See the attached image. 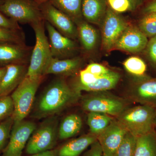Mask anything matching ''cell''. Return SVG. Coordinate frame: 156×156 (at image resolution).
Returning <instances> with one entry per match:
<instances>
[{
	"label": "cell",
	"instance_id": "e575fe53",
	"mask_svg": "<svg viewBox=\"0 0 156 156\" xmlns=\"http://www.w3.org/2000/svg\"><path fill=\"white\" fill-rule=\"evenodd\" d=\"M98 78L99 77H98L87 69H84L80 71V81L78 83L83 85H89L94 83Z\"/></svg>",
	"mask_w": 156,
	"mask_h": 156
},
{
	"label": "cell",
	"instance_id": "8992f818",
	"mask_svg": "<svg viewBox=\"0 0 156 156\" xmlns=\"http://www.w3.org/2000/svg\"><path fill=\"white\" fill-rule=\"evenodd\" d=\"M58 122L55 116L48 117L36 128L26 146L28 155L53 149L58 137Z\"/></svg>",
	"mask_w": 156,
	"mask_h": 156
},
{
	"label": "cell",
	"instance_id": "9a60e30c",
	"mask_svg": "<svg viewBox=\"0 0 156 156\" xmlns=\"http://www.w3.org/2000/svg\"><path fill=\"white\" fill-rule=\"evenodd\" d=\"M147 37L139 28L128 26L116 42L113 49L131 53L141 52L147 47Z\"/></svg>",
	"mask_w": 156,
	"mask_h": 156
},
{
	"label": "cell",
	"instance_id": "ee69618b",
	"mask_svg": "<svg viewBox=\"0 0 156 156\" xmlns=\"http://www.w3.org/2000/svg\"><path fill=\"white\" fill-rule=\"evenodd\" d=\"M102 156H113L107 154L103 153V155H102Z\"/></svg>",
	"mask_w": 156,
	"mask_h": 156
},
{
	"label": "cell",
	"instance_id": "d6a6232c",
	"mask_svg": "<svg viewBox=\"0 0 156 156\" xmlns=\"http://www.w3.org/2000/svg\"><path fill=\"white\" fill-rule=\"evenodd\" d=\"M85 69L98 77L106 75L111 71L102 65L96 63H92L89 64Z\"/></svg>",
	"mask_w": 156,
	"mask_h": 156
},
{
	"label": "cell",
	"instance_id": "52a82bcc",
	"mask_svg": "<svg viewBox=\"0 0 156 156\" xmlns=\"http://www.w3.org/2000/svg\"><path fill=\"white\" fill-rule=\"evenodd\" d=\"M0 11L18 23L30 25L44 20L40 6L32 0H4Z\"/></svg>",
	"mask_w": 156,
	"mask_h": 156
},
{
	"label": "cell",
	"instance_id": "277c9868",
	"mask_svg": "<svg viewBox=\"0 0 156 156\" xmlns=\"http://www.w3.org/2000/svg\"><path fill=\"white\" fill-rule=\"evenodd\" d=\"M44 76L32 78L26 76L11 95L14 103L12 117L14 123L23 121L30 112L35 96Z\"/></svg>",
	"mask_w": 156,
	"mask_h": 156
},
{
	"label": "cell",
	"instance_id": "9c48e42d",
	"mask_svg": "<svg viewBox=\"0 0 156 156\" xmlns=\"http://www.w3.org/2000/svg\"><path fill=\"white\" fill-rule=\"evenodd\" d=\"M37 128L31 121L14 123L9 142L3 151V156H21L31 135Z\"/></svg>",
	"mask_w": 156,
	"mask_h": 156
},
{
	"label": "cell",
	"instance_id": "8d00e7d4",
	"mask_svg": "<svg viewBox=\"0 0 156 156\" xmlns=\"http://www.w3.org/2000/svg\"><path fill=\"white\" fill-rule=\"evenodd\" d=\"M102 147L98 140L90 146V149L87 151L83 156H102Z\"/></svg>",
	"mask_w": 156,
	"mask_h": 156
},
{
	"label": "cell",
	"instance_id": "8fae6325",
	"mask_svg": "<svg viewBox=\"0 0 156 156\" xmlns=\"http://www.w3.org/2000/svg\"><path fill=\"white\" fill-rule=\"evenodd\" d=\"M128 97L141 105L156 108V78L138 77L128 91Z\"/></svg>",
	"mask_w": 156,
	"mask_h": 156
},
{
	"label": "cell",
	"instance_id": "484cf974",
	"mask_svg": "<svg viewBox=\"0 0 156 156\" xmlns=\"http://www.w3.org/2000/svg\"><path fill=\"white\" fill-rule=\"evenodd\" d=\"M137 136L127 132L122 143L117 149L113 156H134Z\"/></svg>",
	"mask_w": 156,
	"mask_h": 156
},
{
	"label": "cell",
	"instance_id": "4fadbf2b",
	"mask_svg": "<svg viewBox=\"0 0 156 156\" xmlns=\"http://www.w3.org/2000/svg\"><path fill=\"white\" fill-rule=\"evenodd\" d=\"M33 49L25 44L0 42V65L29 64Z\"/></svg>",
	"mask_w": 156,
	"mask_h": 156
},
{
	"label": "cell",
	"instance_id": "603a6c76",
	"mask_svg": "<svg viewBox=\"0 0 156 156\" xmlns=\"http://www.w3.org/2000/svg\"><path fill=\"white\" fill-rule=\"evenodd\" d=\"M53 6L67 14L76 23L83 19L82 5L83 0H50Z\"/></svg>",
	"mask_w": 156,
	"mask_h": 156
},
{
	"label": "cell",
	"instance_id": "5bb4252c",
	"mask_svg": "<svg viewBox=\"0 0 156 156\" xmlns=\"http://www.w3.org/2000/svg\"><path fill=\"white\" fill-rule=\"evenodd\" d=\"M128 131L116 119H114L97 136L103 153L113 156Z\"/></svg>",
	"mask_w": 156,
	"mask_h": 156
},
{
	"label": "cell",
	"instance_id": "ab89813d",
	"mask_svg": "<svg viewBox=\"0 0 156 156\" xmlns=\"http://www.w3.org/2000/svg\"><path fill=\"white\" fill-rule=\"evenodd\" d=\"M130 1L132 3V5L134 6V9H135L136 7L141 5L143 0H130Z\"/></svg>",
	"mask_w": 156,
	"mask_h": 156
},
{
	"label": "cell",
	"instance_id": "ac0fdd59",
	"mask_svg": "<svg viewBox=\"0 0 156 156\" xmlns=\"http://www.w3.org/2000/svg\"><path fill=\"white\" fill-rule=\"evenodd\" d=\"M106 0H83L82 14L87 22L101 24L107 11Z\"/></svg>",
	"mask_w": 156,
	"mask_h": 156
},
{
	"label": "cell",
	"instance_id": "7402d4cb",
	"mask_svg": "<svg viewBox=\"0 0 156 156\" xmlns=\"http://www.w3.org/2000/svg\"><path fill=\"white\" fill-rule=\"evenodd\" d=\"M83 126L82 118L76 114L66 116L58 126V137L63 140L76 135L80 131Z\"/></svg>",
	"mask_w": 156,
	"mask_h": 156
},
{
	"label": "cell",
	"instance_id": "60d3db41",
	"mask_svg": "<svg viewBox=\"0 0 156 156\" xmlns=\"http://www.w3.org/2000/svg\"><path fill=\"white\" fill-rule=\"evenodd\" d=\"M6 70V66H1L0 67V83L2 81L3 76L5 73Z\"/></svg>",
	"mask_w": 156,
	"mask_h": 156
},
{
	"label": "cell",
	"instance_id": "ba28073f",
	"mask_svg": "<svg viewBox=\"0 0 156 156\" xmlns=\"http://www.w3.org/2000/svg\"><path fill=\"white\" fill-rule=\"evenodd\" d=\"M39 6L45 21L63 35L74 40L78 38L77 26L67 14L56 8L50 1Z\"/></svg>",
	"mask_w": 156,
	"mask_h": 156
},
{
	"label": "cell",
	"instance_id": "30bf717a",
	"mask_svg": "<svg viewBox=\"0 0 156 156\" xmlns=\"http://www.w3.org/2000/svg\"><path fill=\"white\" fill-rule=\"evenodd\" d=\"M101 24L102 48L108 51L113 48L128 25L125 20L109 9L107 10Z\"/></svg>",
	"mask_w": 156,
	"mask_h": 156
},
{
	"label": "cell",
	"instance_id": "2e32d148",
	"mask_svg": "<svg viewBox=\"0 0 156 156\" xmlns=\"http://www.w3.org/2000/svg\"><path fill=\"white\" fill-rule=\"evenodd\" d=\"M29 64H11L0 83V97L7 96L15 90L26 77Z\"/></svg>",
	"mask_w": 156,
	"mask_h": 156
},
{
	"label": "cell",
	"instance_id": "d6986e66",
	"mask_svg": "<svg viewBox=\"0 0 156 156\" xmlns=\"http://www.w3.org/2000/svg\"><path fill=\"white\" fill-rule=\"evenodd\" d=\"M97 140V136L89 133L72 140L58 150V156H79Z\"/></svg>",
	"mask_w": 156,
	"mask_h": 156
},
{
	"label": "cell",
	"instance_id": "f6af8a7d",
	"mask_svg": "<svg viewBox=\"0 0 156 156\" xmlns=\"http://www.w3.org/2000/svg\"><path fill=\"white\" fill-rule=\"evenodd\" d=\"M3 1H4V0H0V5L3 2Z\"/></svg>",
	"mask_w": 156,
	"mask_h": 156
},
{
	"label": "cell",
	"instance_id": "f1b7e54d",
	"mask_svg": "<svg viewBox=\"0 0 156 156\" xmlns=\"http://www.w3.org/2000/svg\"><path fill=\"white\" fill-rule=\"evenodd\" d=\"M14 124L12 116L0 122V154L8 144Z\"/></svg>",
	"mask_w": 156,
	"mask_h": 156
},
{
	"label": "cell",
	"instance_id": "44dd1931",
	"mask_svg": "<svg viewBox=\"0 0 156 156\" xmlns=\"http://www.w3.org/2000/svg\"><path fill=\"white\" fill-rule=\"evenodd\" d=\"M76 24L77 27L78 38L80 39L83 49L87 52L92 51L97 43L96 30L92 25L83 19Z\"/></svg>",
	"mask_w": 156,
	"mask_h": 156
},
{
	"label": "cell",
	"instance_id": "836d02e7",
	"mask_svg": "<svg viewBox=\"0 0 156 156\" xmlns=\"http://www.w3.org/2000/svg\"><path fill=\"white\" fill-rule=\"evenodd\" d=\"M0 27L14 30H22L18 23L10 19L0 11Z\"/></svg>",
	"mask_w": 156,
	"mask_h": 156
},
{
	"label": "cell",
	"instance_id": "4316f807",
	"mask_svg": "<svg viewBox=\"0 0 156 156\" xmlns=\"http://www.w3.org/2000/svg\"><path fill=\"white\" fill-rule=\"evenodd\" d=\"M123 65L128 72L137 77L144 76L147 69L144 62L136 56H131L126 59Z\"/></svg>",
	"mask_w": 156,
	"mask_h": 156
},
{
	"label": "cell",
	"instance_id": "83f0119b",
	"mask_svg": "<svg viewBox=\"0 0 156 156\" xmlns=\"http://www.w3.org/2000/svg\"><path fill=\"white\" fill-rule=\"evenodd\" d=\"M139 28L147 37L156 35V13L146 14L139 23Z\"/></svg>",
	"mask_w": 156,
	"mask_h": 156
},
{
	"label": "cell",
	"instance_id": "f546056e",
	"mask_svg": "<svg viewBox=\"0 0 156 156\" xmlns=\"http://www.w3.org/2000/svg\"><path fill=\"white\" fill-rule=\"evenodd\" d=\"M2 42L25 44L24 33L22 30H14L0 27V42Z\"/></svg>",
	"mask_w": 156,
	"mask_h": 156
},
{
	"label": "cell",
	"instance_id": "5b68a950",
	"mask_svg": "<svg viewBox=\"0 0 156 156\" xmlns=\"http://www.w3.org/2000/svg\"><path fill=\"white\" fill-rule=\"evenodd\" d=\"M81 105L85 111L101 113L115 117L128 108L125 99L107 91L90 92L82 97Z\"/></svg>",
	"mask_w": 156,
	"mask_h": 156
},
{
	"label": "cell",
	"instance_id": "3957f363",
	"mask_svg": "<svg viewBox=\"0 0 156 156\" xmlns=\"http://www.w3.org/2000/svg\"><path fill=\"white\" fill-rule=\"evenodd\" d=\"M34 31L36 43L33 49L26 76L34 78L44 76V73L52 58L49 41L45 33V20L30 25Z\"/></svg>",
	"mask_w": 156,
	"mask_h": 156
},
{
	"label": "cell",
	"instance_id": "ffe728a7",
	"mask_svg": "<svg viewBox=\"0 0 156 156\" xmlns=\"http://www.w3.org/2000/svg\"><path fill=\"white\" fill-rule=\"evenodd\" d=\"M120 79V75L119 73L111 70L106 75L98 78L92 84L83 85L78 83L73 87L81 92L82 91L90 92L107 91L115 88Z\"/></svg>",
	"mask_w": 156,
	"mask_h": 156
},
{
	"label": "cell",
	"instance_id": "d4e9b609",
	"mask_svg": "<svg viewBox=\"0 0 156 156\" xmlns=\"http://www.w3.org/2000/svg\"><path fill=\"white\" fill-rule=\"evenodd\" d=\"M113 119L111 116L96 112H90L87 115V124L90 133L98 135Z\"/></svg>",
	"mask_w": 156,
	"mask_h": 156
},
{
	"label": "cell",
	"instance_id": "7a4b0ae2",
	"mask_svg": "<svg viewBox=\"0 0 156 156\" xmlns=\"http://www.w3.org/2000/svg\"><path fill=\"white\" fill-rule=\"evenodd\" d=\"M155 110L141 105L128 108L116 117V119L128 132L137 137L154 131Z\"/></svg>",
	"mask_w": 156,
	"mask_h": 156
},
{
	"label": "cell",
	"instance_id": "6da1fadb",
	"mask_svg": "<svg viewBox=\"0 0 156 156\" xmlns=\"http://www.w3.org/2000/svg\"><path fill=\"white\" fill-rule=\"evenodd\" d=\"M81 92L70 87L64 78L52 81L41 95L33 115L36 119L55 116L76 103Z\"/></svg>",
	"mask_w": 156,
	"mask_h": 156
},
{
	"label": "cell",
	"instance_id": "cb8c5ba5",
	"mask_svg": "<svg viewBox=\"0 0 156 156\" xmlns=\"http://www.w3.org/2000/svg\"><path fill=\"white\" fill-rule=\"evenodd\" d=\"M134 156H156V133L155 131L137 136Z\"/></svg>",
	"mask_w": 156,
	"mask_h": 156
},
{
	"label": "cell",
	"instance_id": "e0dca14e",
	"mask_svg": "<svg viewBox=\"0 0 156 156\" xmlns=\"http://www.w3.org/2000/svg\"><path fill=\"white\" fill-rule=\"evenodd\" d=\"M82 62V58L79 57L65 59L52 57L45 70L44 76L54 74L63 76L73 74L81 67Z\"/></svg>",
	"mask_w": 156,
	"mask_h": 156
},
{
	"label": "cell",
	"instance_id": "b9f144b4",
	"mask_svg": "<svg viewBox=\"0 0 156 156\" xmlns=\"http://www.w3.org/2000/svg\"><path fill=\"white\" fill-rule=\"evenodd\" d=\"M32 1H34V2L37 3L39 5H41V4H43V3L48 2V1H50V0H32Z\"/></svg>",
	"mask_w": 156,
	"mask_h": 156
},
{
	"label": "cell",
	"instance_id": "1f68e13d",
	"mask_svg": "<svg viewBox=\"0 0 156 156\" xmlns=\"http://www.w3.org/2000/svg\"><path fill=\"white\" fill-rule=\"evenodd\" d=\"M109 5L115 13H123L134 10L130 0H107Z\"/></svg>",
	"mask_w": 156,
	"mask_h": 156
},
{
	"label": "cell",
	"instance_id": "7c38bea8",
	"mask_svg": "<svg viewBox=\"0 0 156 156\" xmlns=\"http://www.w3.org/2000/svg\"><path fill=\"white\" fill-rule=\"evenodd\" d=\"M45 22L52 57L58 59L70 58L77 50L75 41L60 33L49 23Z\"/></svg>",
	"mask_w": 156,
	"mask_h": 156
},
{
	"label": "cell",
	"instance_id": "7bdbcfd3",
	"mask_svg": "<svg viewBox=\"0 0 156 156\" xmlns=\"http://www.w3.org/2000/svg\"><path fill=\"white\" fill-rule=\"evenodd\" d=\"M154 129L156 133V108L155 113L154 120Z\"/></svg>",
	"mask_w": 156,
	"mask_h": 156
},
{
	"label": "cell",
	"instance_id": "74e56055",
	"mask_svg": "<svg viewBox=\"0 0 156 156\" xmlns=\"http://www.w3.org/2000/svg\"><path fill=\"white\" fill-rule=\"evenodd\" d=\"M58 149L50 150L27 156H58Z\"/></svg>",
	"mask_w": 156,
	"mask_h": 156
},
{
	"label": "cell",
	"instance_id": "4dcf8cb0",
	"mask_svg": "<svg viewBox=\"0 0 156 156\" xmlns=\"http://www.w3.org/2000/svg\"><path fill=\"white\" fill-rule=\"evenodd\" d=\"M14 111V103L11 96L0 97V122L12 116Z\"/></svg>",
	"mask_w": 156,
	"mask_h": 156
},
{
	"label": "cell",
	"instance_id": "d590c367",
	"mask_svg": "<svg viewBox=\"0 0 156 156\" xmlns=\"http://www.w3.org/2000/svg\"><path fill=\"white\" fill-rule=\"evenodd\" d=\"M146 48L148 55L151 61L156 64V35L151 37L149 41L148 42Z\"/></svg>",
	"mask_w": 156,
	"mask_h": 156
},
{
	"label": "cell",
	"instance_id": "f35d334b",
	"mask_svg": "<svg viewBox=\"0 0 156 156\" xmlns=\"http://www.w3.org/2000/svg\"><path fill=\"white\" fill-rule=\"evenodd\" d=\"M145 14L150 13H156V0H153L148 3L144 9Z\"/></svg>",
	"mask_w": 156,
	"mask_h": 156
}]
</instances>
